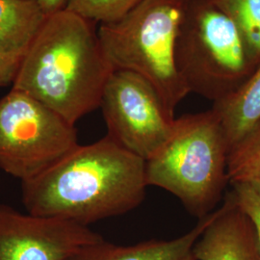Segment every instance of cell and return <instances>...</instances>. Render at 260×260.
<instances>
[{
    "label": "cell",
    "instance_id": "obj_6",
    "mask_svg": "<svg viewBox=\"0 0 260 260\" xmlns=\"http://www.w3.org/2000/svg\"><path fill=\"white\" fill-rule=\"evenodd\" d=\"M77 131L21 91L0 100V168L21 182L40 176L78 146Z\"/></svg>",
    "mask_w": 260,
    "mask_h": 260
},
{
    "label": "cell",
    "instance_id": "obj_17",
    "mask_svg": "<svg viewBox=\"0 0 260 260\" xmlns=\"http://www.w3.org/2000/svg\"><path fill=\"white\" fill-rule=\"evenodd\" d=\"M24 54L12 53L0 49V87L14 83Z\"/></svg>",
    "mask_w": 260,
    "mask_h": 260
},
{
    "label": "cell",
    "instance_id": "obj_5",
    "mask_svg": "<svg viewBox=\"0 0 260 260\" xmlns=\"http://www.w3.org/2000/svg\"><path fill=\"white\" fill-rule=\"evenodd\" d=\"M176 64L190 93L217 103L255 70L233 20L210 0H185Z\"/></svg>",
    "mask_w": 260,
    "mask_h": 260
},
{
    "label": "cell",
    "instance_id": "obj_10",
    "mask_svg": "<svg viewBox=\"0 0 260 260\" xmlns=\"http://www.w3.org/2000/svg\"><path fill=\"white\" fill-rule=\"evenodd\" d=\"M213 214L199 220L194 229L174 239L149 240L129 246L115 245L102 239L85 246L67 260H195L194 245Z\"/></svg>",
    "mask_w": 260,
    "mask_h": 260
},
{
    "label": "cell",
    "instance_id": "obj_2",
    "mask_svg": "<svg viewBox=\"0 0 260 260\" xmlns=\"http://www.w3.org/2000/svg\"><path fill=\"white\" fill-rule=\"evenodd\" d=\"M113 72L94 22L63 9L47 17L22 57L12 89L31 95L75 125L101 107Z\"/></svg>",
    "mask_w": 260,
    "mask_h": 260
},
{
    "label": "cell",
    "instance_id": "obj_3",
    "mask_svg": "<svg viewBox=\"0 0 260 260\" xmlns=\"http://www.w3.org/2000/svg\"><path fill=\"white\" fill-rule=\"evenodd\" d=\"M230 146L212 110L175 120L163 147L146 161L148 186L164 189L199 220L216 210L226 184Z\"/></svg>",
    "mask_w": 260,
    "mask_h": 260
},
{
    "label": "cell",
    "instance_id": "obj_12",
    "mask_svg": "<svg viewBox=\"0 0 260 260\" xmlns=\"http://www.w3.org/2000/svg\"><path fill=\"white\" fill-rule=\"evenodd\" d=\"M47 18L38 0H0V49L24 54Z\"/></svg>",
    "mask_w": 260,
    "mask_h": 260
},
{
    "label": "cell",
    "instance_id": "obj_1",
    "mask_svg": "<svg viewBox=\"0 0 260 260\" xmlns=\"http://www.w3.org/2000/svg\"><path fill=\"white\" fill-rule=\"evenodd\" d=\"M147 187L146 161L106 135L21 182V195L28 213L88 226L138 207Z\"/></svg>",
    "mask_w": 260,
    "mask_h": 260
},
{
    "label": "cell",
    "instance_id": "obj_14",
    "mask_svg": "<svg viewBox=\"0 0 260 260\" xmlns=\"http://www.w3.org/2000/svg\"><path fill=\"white\" fill-rule=\"evenodd\" d=\"M238 29L251 66L260 64V0H210Z\"/></svg>",
    "mask_w": 260,
    "mask_h": 260
},
{
    "label": "cell",
    "instance_id": "obj_11",
    "mask_svg": "<svg viewBox=\"0 0 260 260\" xmlns=\"http://www.w3.org/2000/svg\"><path fill=\"white\" fill-rule=\"evenodd\" d=\"M230 150L260 123V64L233 93L212 106Z\"/></svg>",
    "mask_w": 260,
    "mask_h": 260
},
{
    "label": "cell",
    "instance_id": "obj_15",
    "mask_svg": "<svg viewBox=\"0 0 260 260\" xmlns=\"http://www.w3.org/2000/svg\"><path fill=\"white\" fill-rule=\"evenodd\" d=\"M143 0H69L65 9L93 22L111 23L123 18Z\"/></svg>",
    "mask_w": 260,
    "mask_h": 260
},
{
    "label": "cell",
    "instance_id": "obj_7",
    "mask_svg": "<svg viewBox=\"0 0 260 260\" xmlns=\"http://www.w3.org/2000/svg\"><path fill=\"white\" fill-rule=\"evenodd\" d=\"M101 108L107 136L147 161L170 138L175 116L142 76L114 71L103 92Z\"/></svg>",
    "mask_w": 260,
    "mask_h": 260
},
{
    "label": "cell",
    "instance_id": "obj_9",
    "mask_svg": "<svg viewBox=\"0 0 260 260\" xmlns=\"http://www.w3.org/2000/svg\"><path fill=\"white\" fill-rule=\"evenodd\" d=\"M195 260H260L258 235L233 192L214 211L193 248Z\"/></svg>",
    "mask_w": 260,
    "mask_h": 260
},
{
    "label": "cell",
    "instance_id": "obj_16",
    "mask_svg": "<svg viewBox=\"0 0 260 260\" xmlns=\"http://www.w3.org/2000/svg\"><path fill=\"white\" fill-rule=\"evenodd\" d=\"M233 188L237 204L255 226L260 246V197L247 186L234 185Z\"/></svg>",
    "mask_w": 260,
    "mask_h": 260
},
{
    "label": "cell",
    "instance_id": "obj_4",
    "mask_svg": "<svg viewBox=\"0 0 260 260\" xmlns=\"http://www.w3.org/2000/svg\"><path fill=\"white\" fill-rule=\"evenodd\" d=\"M184 4L185 0H143L123 18L98 30L114 71H128L146 79L172 116L190 93L176 64Z\"/></svg>",
    "mask_w": 260,
    "mask_h": 260
},
{
    "label": "cell",
    "instance_id": "obj_18",
    "mask_svg": "<svg viewBox=\"0 0 260 260\" xmlns=\"http://www.w3.org/2000/svg\"><path fill=\"white\" fill-rule=\"evenodd\" d=\"M38 2L48 17L56 12L65 9L69 0H38Z\"/></svg>",
    "mask_w": 260,
    "mask_h": 260
},
{
    "label": "cell",
    "instance_id": "obj_13",
    "mask_svg": "<svg viewBox=\"0 0 260 260\" xmlns=\"http://www.w3.org/2000/svg\"><path fill=\"white\" fill-rule=\"evenodd\" d=\"M228 176L232 185L247 186L260 197V123L230 150Z\"/></svg>",
    "mask_w": 260,
    "mask_h": 260
},
{
    "label": "cell",
    "instance_id": "obj_8",
    "mask_svg": "<svg viewBox=\"0 0 260 260\" xmlns=\"http://www.w3.org/2000/svg\"><path fill=\"white\" fill-rule=\"evenodd\" d=\"M102 239L83 224L0 205V260H67Z\"/></svg>",
    "mask_w": 260,
    "mask_h": 260
}]
</instances>
